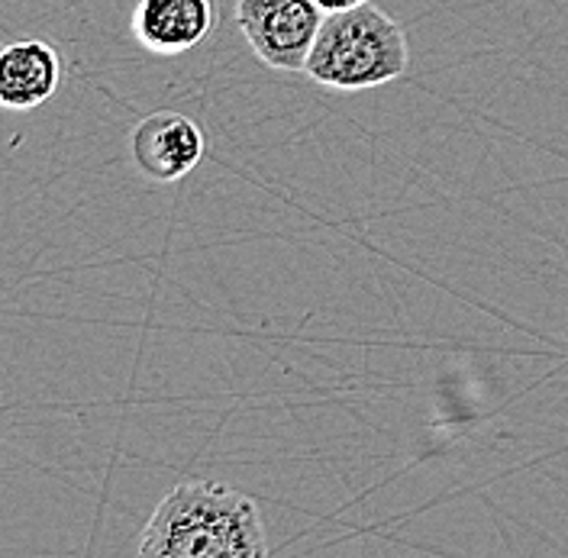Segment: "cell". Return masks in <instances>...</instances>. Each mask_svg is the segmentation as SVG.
Listing matches in <instances>:
<instances>
[{"instance_id":"6da1fadb","label":"cell","mask_w":568,"mask_h":558,"mask_svg":"<svg viewBox=\"0 0 568 558\" xmlns=\"http://www.w3.org/2000/svg\"><path fill=\"white\" fill-rule=\"evenodd\" d=\"M140 556L265 558L258 504L223 481H181L142 529Z\"/></svg>"},{"instance_id":"7a4b0ae2","label":"cell","mask_w":568,"mask_h":558,"mask_svg":"<svg viewBox=\"0 0 568 558\" xmlns=\"http://www.w3.org/2000/svg\"><path fill=\"white\" fill-rule=\"evenodd\" d=\"M410 65L404 27L372 0L326 13L307 59V78L336 91H368L400 78Z\"/></svg>"},{"instance_id":"3957f363","label":"cell","mask_w":568,"mask_h":558,"mask_svg":"<svg viewBox=\"0 0 568 558\" xmlns=\"http://www.w3.org/2000/svg\"><path fill=\"white\" fill-rule=\"evenodd\" d=\"M323 17L314 0H236V27L255 59L275 71H304Z\"/></svg>"},{"instance_id":"277c9868","label":"cell","mask_w":568,"mask_h":558,"mask_svg":"<svg viewBox=\"0 0 568 558\" xmlns=\"http://www.w3.org/2000/svg\"><path fill=\"white\" fill-rule=\"evenodd\" d=\"M204 152H207V140L201 126L178 110L149 113L130 133L133 165L149 181H159V184H172L191 175L197 162L204 159Z\"/></svg>"},{"instance_id":"5b68a950","label":"cell","mask_w":568,"mask_h":558,"mask_svg":"<svg viewBox=\"0 0 568 558\" xmlns=\"http://www.w3.org/2000/svg\"><path fill=\"white\" fill-rule=\"evenodd\" d=\"M216 17V0H140L133 33L145 52L181 55L213 33Z\"/></svg>"},{"instance_id":"8992f818","label":"cell","mask_w":568,"mask_h":558,"mask_svg":"<svg viewBox=\"0 0 568 558\" xmlns=\"http://www.w3.org/2000/svg\"><path fill=\"white\" fill-rule=\"evenodd\" d=\"M62 81V59L42 39H17L0 52V104L33 110L45 104Z\"/></svg>"},{"instance_id":"52a82bcc","label":"cell","mask_w":568,"mask_h":558,"mask_svg":"<svg viewBox=\"0 0 568 558\" xmlns=\"http://www.w3.org/2000/svg\"><path fill=\"white\" fill-rule=\"evenodd\" d=\"M323 13H339V10H353V7H362L368 0H314Z\"/></svg>"}]
</instances>
